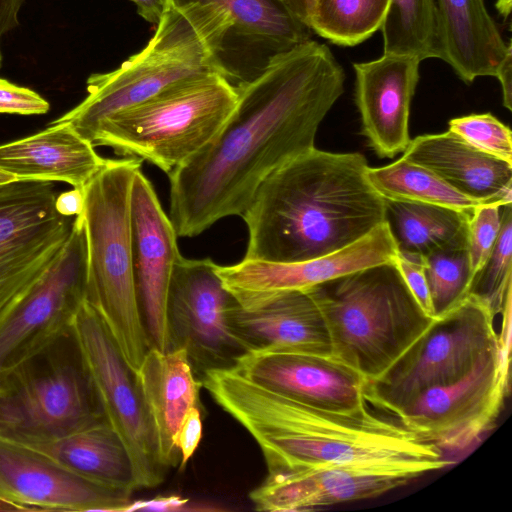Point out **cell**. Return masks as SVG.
<instances>
[{
    "label": "cell",
    "instance_id": "34",
    "mask_svg": "<svg viewBox=\"0 0 512 512\" xmlns=\"http://www.w3.org/2000/svg\"><path fill=\"white\" fill-rule=\"evenodd\" d=\"M449 130L479 151L512 165V132L491 113L453 118Z\"/></svg>",
    "mask_w": 512,
    "mask_h": 512
},
{
    "label": "cell",
    "instance_id": "3",
    "mask_svg": "<svg viewBox=\"0 0 512 512\" xmlns=\"http://www.w3.org/2000/svg\"><path fill=\"white\" fill-rule=\"evenodd\" d=\"M358 152L315 147L271 172L242 213L243 259L291 263L342 249L386 221V200L369 183Z\"/></svg>",
    "mask_w": 512,
    "mask_h": 512
},
{
    "label": "cell",
    "instance_id": "26",
    "mask_svg": "<svg viewBox=\"0 0 512 512\" xmlns=\"http://www.w3.org/2000/svg\"><path fill=\"white\" fill-rule=\"evenodd\" d=\"M442 60L465 83L495 76L506 44L484 0H434Z\"/></svg>",
    "mask_w": 512,
    "mask_h": 512
},
{
    "label": "cell",
    "instance_id": "43",
    "mask_svg": "<svg viewBox=\"0 0 512 512\" xmlns=\"http://www.w3.org/2000/svg\"><path fill=\"white\" fill-rule=\"evenodd\" d=\"M298 19L310 27L313 0H280ZM311 28V27H310Z\"/></svg>",
    "mask_w": 512,
    "mask_h": 512
},
{
    "label": "cell",
    "instance_id": "5",
    "mask_svg": "<svg viewBox=\"0 0 512 512\" xmlns=\"http://www.w3.org/2000/svg\"><path fill=\"white\" fill-rule=\"evenodd\" d=\"M142 160L107 159L83 188L87 241L86 300L98 311L136 372L151 347L139 307L132 265L130 198Z\"/></svg>",
    "mask_w": 512,
    "mask_h": 512
},
{
    "label": "cell",
    "instance_id": "22",
    "mask_svg": "<svg viewBox=\"0 0 512 512\" xmlns=\"http://www.w3.org/2000/svg\"><path fill=\"white\" fill-rule=\"evenodd\" d=\"M155 430L161 464L167 469L180 464L177 446L183 421L199 407L203 386L183 348L161 351L150 347L136 371Z\"/></svg>",
    "mask_w": 512,
    "mask_h": 512
},
{
    "label": "cell",
    "instance_id": "21",
    "mask_svg": "<svg viewBox=\"0 0 512 512\" xmlns=\"http://www.w3.org/2000/svg\"><path fill=\"white\" fill-rule=\"evenodd\" d=\"M411 480L402 474L356 468L309 469L268 474L249 498L259 511H299L377 497Z\"/></svg>",
    "mask_w": 512,
    "mask_h": 512
},
{
    "label": "cell",
    "instance_id": "10",
    "mask_svg": "<svg viewBox=\"0 0 512 512\" xmlns=\"http://www.w3.org/2000/svg\"><path fill=\"white\" fill-rule=\"evenodd\" d=\"M74 330L106 420L128 450L137 489L161 484L166 468L136 372L87 300L76 315Z\"/></svg>",
    "mask_w": 512,
    "mask_h": 512
},
{
    "label": "cell",
    "instance_id": "31",
    "mask_svg": "<svg viewBox=\"0 0 512 512\" xmlns=\"http://www.w3.org/2000/svg\"><path fill=\"white\" fill-rule=\"evenodd\" d=\"M389 0H313L310 27L333 44L355 46L380 30Z\"/></svg>",
    "mask_w": 512,
    "mask_h": 512
},
{
    "label": "cell",
    "instance_id": "23",
    "mask_svg": "<svg viewBox=\"0 0 512 512\" xmlns=\"http://www.w3.org/2000/svg\"><path fill=\"white\" fill-rule=\"evenodd\" d=\"M230 322L247 351L272 347L331 357L325 320L307 290L283 293L253 310L236 303Z\"/></svg>",
    "mask_w": 512,
    "mask_h": 512
},
{
    "label": "cell",
    "instance_id": "20",
    "mask_svg": "<svg viewBox=\"0 0 512 512\" xmlns=\"http://www.w3.org/2000/svg\"><path fill=\"white\" fill-rule=\"evenodd\" d=\"M420 60L409 55L383 54L356 62L355 101L363 134L381 158L404 152L409 137L411 101L419 81Z\"/></svg>",
    "mask_w": 512,
    "mask_h": 512
},
{
    "label": "cell",
    "instance_id": "18",
    "mask_svg": "<svg viewBox=\"0 0 512 512\" xmlns=\"http://www.w3.org/2000/svg\"><path fill=\"white\" fill-rule=\"evenodd\" d=\"M133 279L151 347L170 350L168 294L180 252L177 233L151 181L138 170L131 198Z\"/></svg>",
    "mask_w": 512,
    "mask_h": 512
},
{
    "label": "cell",
    "instance_id": "8",
    "mask_svg": "<svg viewBox=\"0 0 512 512\" xmlns=\"http://www.w3.org/2000/svg\"><path fill=\"white\" fill-rule=\"evenodd\" d=\"M208 37L195 4L168 3L148 44L119 68L91 74L84 100L54 122L69 124L89 141L98 126L116 113L183 80L220 73Z\"/></svg>",
    "mask_w": 512,
    "mask_h": 512
},
{
    "label": "cell",
    "instance_id": "46",
    "mask_svg": "<svg viewBox=\"0 0 512 512\" xmlns=\"http://www.w3.org/2000/svg\"><path fill=\"white\" fill-rule=\"evenodd\" d=\"M15 180H18L15 176L0 170V185H4Z\"/></svg>",
    "mask_w": 512,
    "mask_h": 512
},
{
    "label": "cell",
    "instance_id": "27",
    "mask_svg": "<svg viewBox=\"0 0 512 512\" xmlns=\"http://www.w3.org/2000/svg\"><path fill=\"white\" fill-rule=\"evenodd\" d=\"M33 447L93 482L131 493L137 489L128 450L107 421Z\"/></svg>",
    "mask_w": 512,
    "mask_h": 512
},
{
    "label": "cell",
    "instance_id": "36",
    "mask_svg": "<svg viewBox=\"0 0 512 512\" xmlns=\"http://www.w3.org/2000/svg\"><path fill=\"white\" fill-rule=\"evenodd\" d=\"M49 108V103L37 92L0 78V113L38 115Z\"/></svg>",
    "mask_w": 512,
    "mask_h": 512
},
{
    "label": "cell",
    "instance_id": "42",
    "mask_svg": "<svg viewBox=\"0 0 512 512\" xmlns=\"http://www.w3.org/2000/svg\"><path fill=\"white\" fill-rule=\"evenodd\" d=\"M24 0H0V36L18 25V13Z\"/></svg>",
    "mask_w": 512,
    "mask_h": 512
},
{
    "label": "cell",
    "instance_id": "45",
    "mask_svg": "<svg viewBox=\"0 0 512 512\" xmlns=\"http://www.w3.org/2000/svg\"><path fill=\"white\" fill-rule=\"evenodd\" d=\"M0 511H5V512H8V511H14V512H18V511H25L22 507L18 506V505H15L13 503H10L8 501H5L3 499L0 498Z\"/></svg>",
    "mask_w": 512,
    "mask_h": 512
},
{
    "label": "cell",
    "instance_id": "28",
    "mask_svg": "<svg viewBox=\"0 0 512 512\" xmlns=\"http://www.w3.org/2000/svg\"><path fill=\"white\" fill-rule=\"evenodd\" d=\"M472 213L412 202L386 200V222L398 252L424 257L467 233Z\"/></svg>",
    "mask_w": 512,
    "mask_h": 512
},
{
    "label": "cell",
    "instance_id": "38",
    "mask_svg": "<svg viewBox=\"0 0 512 512\" xmlns=\"http://www.w3.org/2000/svg\"><path fill=\"white\" fill-rule=\"evenodd\" d=\"M202 415L199 407H194L183 421L177 439L180 465L185 466L196 451L202 437Z\"/></svg>",
    "mask_w": 512,
    "mask_h": 512
},
{
    "label": "cell",
    "instance_id": "19",
    "mask_svg": "<svg viewBox=\"0 0 512 512\" xmlns=\"http://www.w3.org/2000/svg\"><path fill=\"white\" fill-rule=\"evenodd\" d=\"M233 369L270 390L326 410L349 412L366 402L364 377L332 357L266 347L245 352Z\"/></svg>",
    "mask_w": 512,
    "mask_h": 512
},
{
    "label": "cell",
    "instance_id": "30",
    "mask_svg": "<svg viewBox=\"0 0 512 512\" xmlns=\"http://www.w3.org/2000/svg\"><path fill=\"white\" fill-rule=\"evenodd\" d=\"M380 30L383 54L442 60L434 0H389Z\"/></svg>",
    "mask_w": 512,
    "mask_h": 512
},
{
    "label": "cell",
    "instance_id": "6",
    "mask_svg": "<svg viewBox=\"0 0 512 512\" xmlns=\"http://www.w3.org/2000/svg\"><path fill=\"white\" fill-rule=\"evenodd\" d=\"M237 102L236 88L220 73L195 76L109 117L89 142L169 175L218 134Z\"/></svg>",
    "mask_w": 512,
    "mask_h": 512
},
{
    "label": "cell",
    "instance_id": "32",
    "mask_svg": "<svg viewBox=\"0 0 512 512\" xmlns=\"http://www.w3.org/2000/svg\"><path fill=\"white\" fill-rule=\"evenodd\" d=\"M428 282L432 315L440 318L469 295L473 275L467 233L422 257Z\"/></svg>",
    "mask_w": 512,
    "mask_h": 512
},
{
    "label": "cell",
    "instance_id": "44",
    "mask_svg": "<svg viewBox=\"0 0 512 512\" xmlns=\"http://www.w3.org/2000/svg\"><path fill=\"white\" fill-rule=\"evenodd\" d=\"M511 2L512 0H497L496 8L499 14L506 20L511 12Z\"/></svg>",
    "mask_w": 512,
    "mask_h": 512
},
{
    "label": "cell",
    "instance_id": "47",
    "mask_svg": "<svg viewBox=\"0 0 512 512\" xmlns=\"http://www.w3.org/2000/svg\"><path fill=\"white\" fill-rule=\"evenodd\" d=\"M1 61H2V56H1V52H0V67H1Z\"/></svg>",
    "mask_w": 512,
    "mask_h": 512
},
{
    "label": "cell",
    "instance_id": "33",
    "mask_svg": "<svg viewBox=\"0 0 512 512\" xmlns=\"http://www.w3.org/2000/svg\"><path fill=\"white\" fill-rule=\"evenodd\" d=\"M512 204V203H511ZM501 212V225L486 262L472 279L469 294L484 302L495 318L502 315L500 335L510 334L512 283V205Z\"/></svg>",
    "mask_w": 512,
    "mask_h": 512
},
{
    "label": "cell",
    "instance_id": "37",
    "mask_svg": "<svg viewBox=\"0 0 512 512\" xmlns=\"http://www.w3.org/2000/svg\"><path fill=\"white\" fill-rule=\"evenodd\" d=\"M394 263L419 305L428 315L433 317L430 292L422 258L410 257L398 252Z\"/></svg>",
    "mask_w": 512,
    "mask_h": 512
},
{
    "label": "cell",
    "instance_id": "25",
    "mask_svg": "<svg viewBox=\"0 0 512 512\" xmlns=\"http://www.w3.org/2000/svg\"><path fill=\"white\" fill-rule=\"evenodd\" d=\"M107 159L66 123L0 145V170L20 180L60 181L83 189Z\"/></svg>",
    "mask_w": 512,
    "mask_h": 512
},
{
    "label": "cell",
    "instance_id": "15",
    "mask_svg": "<svg viewBox=\"0 0 512 512\" xmlns=\"http://www.w3.org/2000/svg\"><path fill=\"white\" fill-rule=\"evenodd\" d=\"M206 12L219 72L234 87L259 76L270 61L312 39V29L280 0H168Z\"/></svg>",
    "mask_w": 512,
    "mask_h": 512
},
{
    "label": "cell",
    "instance_id": "14",
    "mask_svg": "<svg viewBox=\"0 0 512 512\" xmlns=\"http://www.w3.org/2000/svg\"><path fill=\"white\" fill-rule=\"evenodd\" d=\"M211 259H177L167 314L170 349L183 348L201 378L213 369L233 368L246 348L235 334L230 312L235 299L225 289Z\"/></svg>",
    "mask_w": 512,
    "mask_h": 512
},
{
    "label": "cell",
    "instance_id": "9",
    "mask_svg": "<svg viewBox=\"0 0 512 512\" xmlns=\"http://www.w3.org/2000/svg\"><path fill=\"white\" fill-rule=\"evenodd\" d=\"M494 320L487 305L469 294L453 310L434 319L382 376L366 382L365 398L395 415L424 390L461 379L485 352L501 345Z\"/></svg>",
    "mask_w": 512,
    "mask_h": 512
},
{
    "label": "cell",
    "instance_id": "16",
    "mask_svg": "<svg viewBox=\"0 0 512 512\" xmlns=\"http://www.w3.org/2000/svg\"><path fill=\"white\" fill-rule=\"evenodd\" d=\"M398 248L385 221L356 242L317 258L275 263L246 260L216 266L225 289L245 310L257 309L290 291L307 290L326 281L382 263L394 262Z\"/></svg>",
    "mask_w": 512,
    "mask_h": 512
},
{
    "label": "cell",
    "instance_id": "12",
    "mask_svg": "<svg viewBox=\"0 0 512 512\" xmlns=\"http://www.w3.org/2000/svg\"><path fill=\"white\" fill-rule=\"evenodd\" d=\"M510 350L499 345L485 352L461 379L424 390L395 415L441 449H466L501 412L509 386Z\"/></svg>",
    "mask_w": 512,
    "mask_h": 512
},
{
    "label": "cell",
    "instance_id": "1",
    "mask_svg": "<svg viewBox=\"0 0 512 512\" xmlns=\"http://www.w3.org/2000/svg\"><path fill=\"white\" fill-rule=\"evenodd\" d=\"M344 85L345 72L330 48L311 39L236 86L238 102L222 129L168 175L169 218L178 237L241 216L271 172L315 147L318 127Z\"/></svg>",
    "mask_w": 512,
    "mask_h": 512
},
{
    "label": "cell",
    "instance_id": "7",
    "mask_svg": "<svg viewBox=\"0 0 512 512\" xmlns=\"http://www.w3.org/2000/svg\"><path fill=\"white\" fill-rule=\"evenodd\" d=\"M107 421L73 325L0 377V437L36 446Z\"/></svg>",
    "mask_w": 512,
    "mask_h": 512
},
{
    "label": "cell",
    "instance_id": "29",
    "mask_svg": "<svg viewBox=\"0 0 512 512\" xmlns=\"http://www.w3.org/2000/svg\"><path fill=\"white\" fill-rule=\"evenodd\" d=\"M366 176L385 200L429 204L465 213L487 204L461 193L434 172L402 157L383 167H368Z\"/></svg>",
    "mask_w": 512,
    "mask_h": 512
},
{
    "label": "cell",
    "instance_id": "13",
    "mask_svg": "<svg viewBox=\"0 0 512 512\" xmlns=\"http://www.w3.org/2000/svg\"><path fill=\"white\" fill-rule=\"evenodd\" d=\"M53 182L15 180L0 185V315L61 252L75 217L55 208Z\"/></svg>",
    "mask_w": 512,
    "mask_h": 512
},
{
    "label": "cell",
    "instance_id": "2",
    "mask_svg": "<svg viewBox=\"0 0 512 512\" xmlns=\"http://www.w3.org/2000/svg\"><path fill=\"white\" fill-rule=\"evenodd\" d=\"M201 380L256 441L268 474L346 467L413 480L449 463L443 449L367 399L354 411H331L270 390L233 368L209 370Z\"/></svg>",
    "mask_w": 512,
    "mask_h": 512
},
{
    "label": "cell",
    "instance_id": "39",
    "mask_svg": "<svg viewBox=\"0 0 512 512\" xmlns=\"http://www.w3.org/2000/svg\"><path fill=\"white\" fill-rule=\"evenodd\" d=\"M84 206L83 189L74 188L57 195L55 200L56 210L64 216L75 217L79 215Z\"/></svg>",
    "mask_w": 512,
    "mask_h": 512
},
{
    "label": "cell",
    "instance_id": "17",
    "mask_svg": "<svg viewBox=\"0 0 512 512\" xmlns=\"http://www.w3.org/2000/svg\"><path fill=\"white\" fill-rule=\"evenodd\" d=\"M130 495L76 474L36 447L0 437V498L25 511H126Z\"/></svg>",
    "mask_w": 512,
    "mask_h": 512
},
{
    "label": "cell",
    "instance_id": "41",
    "mask_svg": "<svg viewBox=\"0 0 512 512\" xmlns=\"http://www.w3.org/2000/svg\"><path fill=\"white\" fill-rule=\"evenodd\" d=\"M137 7L138 14L147 22L157 24L160 22L168 6V0H131Z\"/></svg>",
    "mask_w": 512,
    "mask_h": 512
},
{
    "label": "cell",
    "instance_id": "40",
    "mask_svg": "<svg viewBox=\"0 0 512 512\" xmlns=\"http://www.w3.org/2000/svg\"><path fill=\"white\" fill-rule=\"evenodd\" d=\"M501 85L503 105L512 110V47H510L497 67L495 76Z\"/></svg>",
    "mask_w": 512,
    "mask_h": 512
},
{
    "label": "cell",
    "instance_id": "24",
    "mask_svg": "<svg viewBox=\"0 0 512 512\" xmlns=\"http://www.w3.org/2000/svg\"><path fill=\"white\" fill-rule=\"evenodd\" d=\"M402 158L476 200L502 207L512 203V165L479 151L450 130L415 137Z\"/></svg>",
    "mask_w": 512,
    "mask_h": 512
},
{
    "label": "cell",
    "instance_id": "4",
    "mask_svg": "<svg viewBox=\"0 0 512 512\" xmlns=\"http://www.w3.org/2000/svg\"><path fill=\"white\" fill-rule=\"evenodd\" d=\"M307 291L325 320L331 357L366 382L382 376L434 321L394 262L373 265Z\"/></svg>",
    "mask_w": 512,
    "mask_h": 512
},
{
    "label": "cell",
    "instance_id": "35",
    "mask_svg": "<svg viewBox=\"0 0 512 512\" xmlns=\"http://www.w3.org/2000/svg\"><path fill=\"white\" fill-rule=\"evenodd\" d=\"M499 204L489 203L477 207L467 223V250L473 277L490 255L501 225Z\"/></svg>",
    "mask_w": 512,
    "mask_h": 512
},
{
    "label": "cell",
    "instance_id": "11",
    "mask_svg": "<svg viewBox=\"0 0 512 512\" xmlns=\"http://www.w3.org/2000/svg\"><path fill=\"white\" fill-rule=\"evenodd\" d=\"M87 281L86 233L77 215L58 256L0 315V377L73 325Z\"/></svg>",
    "mask_w": 512,
    "mask_h": 512
}]
</instances>
